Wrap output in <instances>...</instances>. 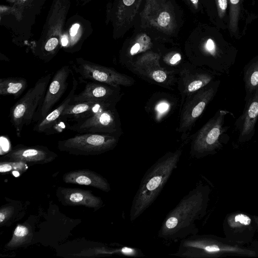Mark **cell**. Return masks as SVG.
Instances as JSON below:
<instances>
[{"label":"cell","instance_id":"2","mask_svg":"<svg viewBox=\"0 0 258 258\" xmlns=\"http://www.w3.org/2000/svg\"><path fill=\"white\" fill-rule=\"evenodd\" d=\"M181 154L180 149L168 152L145 172L132 202L130 212L131 222L140 216L156 200L177 168Z\"/></svg>","mask_w":258,"mask_h":258},{"label":"cell","instance_id":"31","mask_svg":"<svg viewBox=\"0 0 258 258\" xmlns=\"http://www.w3.org/2000/svg\"><path fill=\"white\" fill-rule=\"evenodd\" d=\"M61 44L63 46H66L68 43V39L66 36H64L61 38Z\"/></svg>","mask_w":258,"mask_h":258},{"label":"cell","instance_id":"29","mask_svg":"<svg viewBox=\"0 0 258 258\" xmlns=\"http://www.w3.org/2000/svg\"><path fill=\"white\" fill-rule=\"evenodd\" d=\"M140 50L143 51L141 48L140 44L136 43L131 47L130 54L131 56H133L138 53Z\"/></svg>","mask_w":258,"mask_h":258},{"label":"cell","instance_id":"13","mask_svg":"<svg viewBox=\"0 0 258 258\" xmlns=\"http://www.w3.org/2000/svg\"><path fill=\"white\" fill-rule=\"evenodd\" d=\"M245 102L242 113L234 124V131L237 134V141L239 144L250 141L254 135L258 120V88L251 97Z\"/></svg>","mask_w":258,"mask_h":258},{"label":"cell","instance_id":"19","mask_svg":"<svg viewBox=\"0 0 258 258\" xmlns=\"http://www.w3.org/2000/svg\"><path fill=\"white\" fill-rule=\"evenodd\" d=\"M243 81L245 91V102L249 99L258 88V55L244 67Z\"/></svg>","mask_w":258,"mask_h":258},{"label":"cell","instance_id":"5","mask_svg":"<svg viewBox=\"0 0 258 258\" xmlns=\"http://www.w3.org/2000/svg\"><path fill=\"white\" fill-rule=\"evenodd\" d=\"M229 113L219 109L209 121L194 135L190 155L197 159L214 154L229 140L228 126L224 125L225 117Z\"/></svg>","mask_w":258,"mask_h":258},{"label":"cell","instance_id":"24","mask_svg":"<svg viewBox=\"0 0 258 258\" xmlns=\"http://www.w3.org/2000/svg\"><path fill=\"white\" fill-rule=\"evenodd\" d=\"M26 168V163L21 161H5L1 162L0 164V172L1 173H6L12 170L24 171Z\"/></svg>","mask_w":258,"mask_h":258},{"label":"cell","instance_id":"9","mask_svg":"<svg viewBox=\"0 0 258 258\" xmlns=\"http://www.w3.org/2000/svg\"><path fill=\"white\" fill-rule=\"evenodd\" d=\"M70 66L82 82H96L115 87H129L135 82L133 78L120 73L112 68L96 64L82 58L77 59Z\"/></svg>","mask_w":258,"mask_h":258},{"label":"cell","instance_id":"4","mask_svg":"<svg viewBox=\"0 0 258 258\" xmlns=\"http://www.w3.org/2000/svg\"><path fill=\"white\" fill-rule=\"evenodd\" d=\"M117 103L98 102L90 111L67 121V128L78 134H111L120 137L123 134L116 108Z\"/></svg>","mask_w":258,"mask_h":258},{"label":"cell","instance_id":"3","mask_svg":"<svg viewBox=\"0 0 258 258\" xmlns=\"http://www.w3.org/2000/svg\"><path fill=\"white\" fill-rule=\"evenodd\" d=\"M256 252L212 235H190L180 240L172 255L185 258H212L236 255L255 256Z\"/></svg>","mask_w":258,"mask_h":258},{"label":"cell","instance_id":"14","mask_svg":"<svg viewBox=\"0 0 258 258\" xmlns=\"http://www.w3.org/2000/svg\"><path fill=\"white\" fill-rule=\"evenodd\" d=\"M121 91L120 87L96 82H87L84 90L75 95L72 103L83 101L118 103L123 95Z\"/></svg>","mask_w":258,"mask_h":258},{"label":"cell","instance_id":"26","mask_svg":"<svg viewBox=\"0 0 258 258\" xmlns=\"http://www.w3.org/2000/svg\"><path fill=\"white\" fill-rule=\"evenodd\" d=\"M13 211V208L11 207H6L1 209L0 223L1 225L9 219L12 215Z\"/></svg>","mask_w":258,"mask_h":258},{"label":"cell","instance_id":"34","mask_svg":"<svg viewBox=\"0 0 258 258\" xmlns=\"http://www.w3.org/2000/svg\"><path fill=\"white\" fill-rule=\"evenodd\" d=\"M22 1H26V0H22Z\"/></svg>","mask_w":258,"mask_h":258},{"label":"cell","instance_id":"18","mask_svg":"<svg viewBox=\"0 0 258 258\" xmlns=\"http://www.w3.org/2000/svg\"><path fill=\"white\" fill-rule=\"evenodd\" d=\"M63 180L66 183L93 186L108 192L110 186L107 180L100 174L87 170L71 171L65 174Z\"/></svg>","mask_w":258,"mask_h":258},{"label":"cell","instance_id":"30","mask_svg":"<svg viewBox=\"0 0 258 258\" xmlns=\"http://www.w3.org/2000/svg\"><path fill=\"white\" fill-rule=\"evenodd\" d=\"M79 26L78 24H75L72 26L70 31V35L72 36H74L77 34Z\"/></svg>","mask_w":258,"mask_h":258},{"label":"cell","instance_id":"6","mask_svg":"<svg viewBox=\"0 0 258 258\" xmlns=\"http://www.w3.org/2000/svg\"><path fill=\"white\" fill-rule=\"evenodd\" d=\"M49 73L39 78L33 87L11 108L10 118L18 136L24 126L33 123V117L43 101L48 85L52 79Z\"/></svg>","mask_w":258,"mask_h":258},{"label":"cell","instance_id":"11","mask_svg":"<svg viewBox=\"0 0 258 258\" xmlns=\"http://www.w3.org/2000/svg\"><path fill=\"white\" fill-rule=\"evenodd\" d=\"M219 76L216 72L194 64H181L178 69L177 88L181 95L180 108L185 99Z\"/></svg>","mask_w":258,"mask_h":258},{"label":"cell","instance_id":"28","mask_svg":"<svg viewBox=\"0 0 258 258\" xmlns=\"http://www.w3.org/2000/svg\"><path fill=\"white\" fill-rule=\"evenodd\" d=\"M58 43V40L56 38H51L45 44L44 49L47 52L52 51L56 47Z\"/></svg>","mask_w":258,"mask_h":258},{"label":"cell","instance_id":"21","mask_svg":"<svg viewBox=\"0 0 258 258\" xmlns=\"http://www.w3.org/2000/svg\"><path fill=\"white\" fill-rule=\"evenodd\" d=\"M31 236V231L28 226L19 225L15 228L12 239L7 246L11 248L20 246L28 242Z\"/></svg>","mask_w":258,"mask_h":258},{"label":"cell","instance_id":"10","mask_svg":"<svg viewBox=\"0 0 258 258\" xmlns=\"http://www.w3.org/2000/svg\"><path fill=\"white\" fill-rule=\"evenodd\" d=\"M126 68L143 79L170 90L177 85L178 70H170L156 59L142 58L131 62Z\"/></svg>","mask_w":258,"mask_h":258},{"label":"cell","instance_id":"27","mask_svg":"<svg viewBox=\"0 0 258 258\" xmlns=\"http://www.w3.org/2000/svg\"><path fill=\"white\" fill-rule=\"evenodd\" d=\"M170 20V17L169 14L166 12H163L159 16L158 23L160 26L164 27L169 24Z\"/></svg>","mask_w":258,"mask_h":258},{"label":"cell","instance_id":"15","mask_svg":"<svg viewBox=\"0 0 258 258\" xmlns=\"http://www.w3.org/2000/svg\"><path fill=\"white\" fill-rule=\"evenodd\" d=\"M72 75L73 77V85L67 97L57 107L54 108L46 116L36 123L33 128L34 131L46 134L53 133L54 127L60 121L63 112L67 107L72 103L78 88L77 80L73 75L72 72Z\"/></svg>","mask_w":258,"mask_h":258},{"label":"cell","instance_id":"22","mask_svg":"<svg viewBox=\"0 0 258 258\" xmlns=\"http://www.w3.org/2000/svg\"><path fill=\"white\" fill-rule=\"evenodd\" d=\"M228 225L230 229L236 230L245 228L251 223V218L243 213L234 214L228 219Z\"/></svg>","mask_w":258,"mask_h":258},{"label":"cell","instance_id":"1","mask_svg":"<svg viewBox=\"0 0 258 258\" xmlns=\"http://www.w3.org/2000/svg\"><path fill=\"white\" fill-rule=\"evenodd\" d=\"M210 192L209 186L202 183L190 190L167 214L158 237L166 240H180L197 234L196 222L206 214Z\"/></svg>","mask_w":258,"mask_h":258},{"label":"cell","instance_id":"16","mask_svg":"<svg viewBox=\"0 0 258 258\" xmlns=\"http://www.w3.org/2000/svg\"><path fill=\"white\" fill-rule=\"evenodd\" d=\"M55 154L45 147H27L18 145L6 156L10 160L25 163L46 162L52 160Z\"/></svg>","mask_w":258,"mask_h":258},{"label":"cell","instance_id":"23","mask_svg":"<svg viewBox=\"0 0 258 258\" xmlns=\"http://www.w3.org/2000/svg\"><path fill=\"white\" fill-rule=\"evenodd\" d=\"M229 29L235 32L237 29L240 10V0H230Z\"/></svg>","mask_w":258,"mask_h":258},{"label":"cell","instance_id":"17","mask_svg":"<svg viewBox=\"0 0 258 258\" xmlns=\"http://www.w3.org/2000/svg\"><path fill=\"white\" fill-rule=\"evenodd\" d=\"M61 201L72 206L81 205L97 209L103 204L102 200L88 190L78 188H60Z\"/></svg>","mask_w":258,"mask_h":258},{"label":"cell","instance_id":"8","mask_svg":"<svg viewBox=\"0 0 258 258\" xmlns=\"http://www.w3.org/2000/svg\"><path fill=\"white\" fill-rule=\"evenodd\" d=\"M221 81L215 80L187 97L180 108L178 132H189L218 92Z\"/></svg>","mask_w":258,"mask_h":258},{"label":"cell","instance_id":"25","mask_svg":"<svg viewBox=\"0 0 258 258\" xmlns=\"http://www.w3.org/2000/svg\"><path fill=\"white\" fill-rule=\"evenodd\" d=\"M171 109L170 101L165 99L157 101L154 107V112L157 119H160L163 116L167 115Z\"/></svg>","mask_w":258,"mask_h":258},{"label":"cell","instance_id":"12","mask_svg":"<svg viewBox=\"0 0 258 258\" xmlns=\"http://www.w3.org/2000/svg\"><path fill=\"white\" fill-rule=\"evenodd\" d=\"M72 71L70 66L65 65L55 73L48 85L43 101L33 117V122L41 120L54 109L67 90Z\"/></svg>","mask_w":258,"mask_h":258},{"label":"cell","instance_id":"7","mask_svg":"<svg viewBox=\"0 0 258 258\" xmlns=\"http://www.w3.org/2000/svg\"><path fill=\"white\" fill-rule=\"evenodd\" d=\"M119 136L96 133L79 134L58 142V149L76 155H95L113 149Z\"/></svg>","mask_w":258,"mask_h":258},{"label":"cell","instance_id":"20","mask_svg":"<svg viewBox=\"0 0 258 258\" xmlns=\"http://www.w3.org/2000/svg\"><path fill=\"white\" fill-rule=\"evenodd\" d=\"M27 86V80L22 77H8L0 79V95H13L18 98Z\"/></svg>","mask_w":258,"mask_h":258},{"label":"cell","instance_id":"33","mask_svg":"<svg viewBox=\"0 0 258 258\" xmlns=\"http://www.w3.org/2000/svg\"><path fill=\"white\" fill-rule=\"evenodd\" d=\"M199 0H190L194 4H197Z\"/></svg>","mask_w":258,"mask_h":258},{"label":"cell","instance_id":"32","mask_svg":"<svg viewBox=\"0 0 258 258\" xmlns=\"http://www.w3.org/2000/svg\"><path fill=\"white\" fill-rule=\"evenodd\" d=\"M135 0H123V2L126 6H131L132 5Z\"/></svg>","mask_w":258,"mask_h":258}]
</instances>
